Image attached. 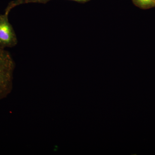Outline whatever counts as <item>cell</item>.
Segmentation results:
<instances>
[{"label": "cell", "instance_id": "obj_4", "mask_svg": "<svg viewBox=\"0 0 155 155\" xmlns=\"http://www.w3.org/2000/svg\"><path fill=\"white\" fill-rule=\"evenodd\" d=\"M71 1H75V2H78L84 3L88 2L90 0H71Z\"/></svg>", "mask_w": 155, "mask_h": 155}, {"label": "cell", "instance_id": "obj_3", "mask_svg": "<svg viewBox=\"0 0 155 155\" xmlns=\"http://www.w3.org/2000/svg\"><path fill=\"white\" fill-rule=\"evenodd\" d=\"M133 4L140 8L148 9L155 7V0H132Z\"/></svg>", "mask_w": 155, "mask_h": 155}, {"label": "cell", "instance_id": "obj_1", "mask_svg": "<svg viewBox=\"0 0 155 155\" xmlns=\"http://www.w3.org/2000/svg\"><path fill=\"white\" fill-rule=\"evenodd\" d=\"M15 65L10 53L0 45V100L12 91Z\"/></svg>", "mask_w": 155, "mask_h": 155}, {"label": "cell", "instance_id": "obj_2", "mask_svg": "<svg viewBox=\"0 0 155 155\" xmlns=\"http://www.w3.org/2000/svg\"><path fill=\"white\" fill-rule=\"evenodd\" d=\"M11 10L8 7L5 14L0 15V45L5 48L13 47L17 43V36L8 18Z\"/></svg>", "mask_w": 155, "mask_h": 155}]
</instances>
